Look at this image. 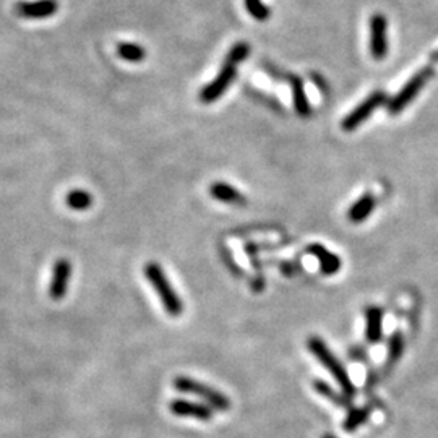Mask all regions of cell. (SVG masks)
<instances>
[{
  "label": "cell",
  "instance_id": "obj_14",
  "mask_svg": "<svg viewBox=\"0 0 438 438\" xmlns=\"http://www.w3.org/2000/svg\"><path fill=\"white\" fill-rule=\"evenodd\" d=\"M375 205H377L375 196L367 194L364 196H361V199L351 206V210H349V213H347V216H349L352 223H362V221H365L368 216H370V213L373 210H375Z\"/></svg>",
  "mask_w": 438,
  "mask_h": 438
},
{
  "label": "cell",
  "instance_id": "obj_16",
  "mask_svg": "<svg viewBox=\"0 0 438 438\" xmlns=\"http://www.w3.org/2000/svg\"><path fill=\"white\" fill-rule=\"evenodd\" d=\"M117 54L127 62H142L146 57V51L135 42H120L117 46Z\"/></svg>",
  "mask_w": 438,
  "mask_h": 438
},
{
  "label": "cell",
  "instance_id": "obj_7",
  "mask_svg": "<svg viewBox=\"0 0 438 438\" xmlns=\"http://www.w3.org/2000/svg\"><path fill=\"white\" fill-rule=\"evenodd\" d=\"M384 103H387V94H384L383 92L372 93L364 101V103H361L354 111L351 112L349 115L344 117L343 124H341V127H343V130H346V132L356 130L357 127H361L362 124H364V122L368 119V117H370L373 112H375Z\"/></svg>",
  "mask_w": 438,
  "mask_h": 438
},
{
  "label": "cell",
  "instance_id": "obj_12",
  "mask_svg": "<svg viewBox=\"0 0 438 438\" xmlns=\"http://www.w3.org/2000/svg\"><path fill=\"white\" fill-rule=\"evenodd\" d=\"M210 194L215 200H219L223 203H227V205H237L242 206L247 203V199L240 194L236 187L229 185L226 182H215L210 187Z\"/></svg>",
  "mask_w": 438,
  "mask_h": 438
},
{
  "label": "cell",
  "instance_id": "obj_23",
  "mask_svg": "<svg viewBox=\"0 0 438 438\" xmlns=\"http://www.w3.org/2000/svg\"><path fill=\"white\" fill-rule=\"evenodd\" d=\"M323 438H336V437H334V435H330V434H328V435H325Z\"/></svg>",
  "mask_w": 438,
  "mask_h": 438
},
{
  "label": "cell",
  "instance_id": "obj_6",
  "mask_svg": "<svg viewBox=\"0 0 438 438\" xmlns=\"http://www.w3.org/2000/svg\"><path fill=\"white\" fill-rule=\"evenodd\" d=\"M368 46H370V54L375 61L387 58L389 52L388 41V20L382 13H375L368 21Z\"/></svg>",
  "mask_w": 438,
  "mask_h": 438
},
{
  "label": "cell",
  "instance_id": "obj_10",
  "mask_svg": "<svg viewBox=\"0 0 438 438\" xmlns=\"http://www.w3.org/2000/svg\"><path fill=\"white\" fill-rule=\"evenodd\" d=\"M170 413L179 418H192L199 419L203 422H208L213 419V409L206 404L187 401V399H174L169 406Z\"/></svg>",
  "mask_w": 438,
  "mask_h": 438
},
{
  "label": "cell",
  "instance_id": "obj_18",
  "mask_svg": "<svg viewBox=\"0 0 438 438\" xmlns=\"http://www.w3.org/2000/svg\"><path fill=\"white\" fill-rule=\"evenodd\" d=\"M370 415V409L368 408H362V409H351L349 414L344 420L343 429L346 432H354L357 427H361L362 424H365V420Z\"/></svg>",
  "mask_w": 438,
  "mask_h": 438
},
{
  "label": "cell",
  "instance_id": "obj_21",
  "mask_svg": "<svg viewBox=\"0 0 438 438\" xmlns=\"http://www.w3.org/2000/svg\"><path fill=\"white\" fill-rule=\"evenodd\" d=\"M245 8L258 21H266L271 17V10L261 0H245Z\"/></svg>",
  "mask_w": 438,
  "mask_h": 438
},
{
  "label": "cell",
  "instance_id": "obj_13",
  "mask_svg": "<svg viewBox=\"0 0 438 438\" xmlns=\"http://www.w3.org/2000/svg\"><path fill=\"white\" fill-rule=\"evenodd\" d=\"M291 88H292V101H294V108L296 112L301 117H308L311 115V103H308L306 89H304V83L299 77H291Z\"/></svg>",
  "mask_w": 438,
  "mask_h": 438
},
{
  "label": "cell",
  "instance_id": "obj_2",
  "mask_svg": "<svg viewBox=\"0 0 438 438\" xmlns=\"http://www.w3.org/2000/svg\"><path fill=\"white\" fill-rule=\"evenodd\" d=\"M145 276L154 289H156L159 299H161L164 311L168 312L170 317H179L184 312V302L179 297V294L174 291L173 284H170L168 276L164 275L161 266L154 261H149L145 266Z\"/></svg>",
  "mask_w": 438,
  "mask_h": 438
},
{
  "label": "cell",
  "instance_id": "obj_1",
  "mask_svg": "<svg viewBox=\"0 0 438 438\" xmlns=\"http://www.w3.org/2000/svg\"><path fill=\"white\" fill-rule=\"evenodd\" d=\"M249 56H250V46L247 42H237V44L227 52L221 67V72L218 73V77L200 92L201 103L211 104L221 98V96L227 92V88L234 83V80L237 78V65L247 61Z\"/></svg>",
  "mask_w": 438,
  "mask_h": 438
},
{
  "label": "cell",
  "instance_id": "obj_8",
  "mask_svg": "<svg viewBox=\"0 0 438 438\" xmlns=\"http://www.w3.org/2000/svg\"><path fill=\"white\" fill-rule=\"evenodd\" d=\"M57 10V0H36V2H18L15 5V12H17L18 17L28 20L54 17Z\"/></svg>",
  "mask_w": 438,
  "mask_h": 438
},
{
  "label": "cell",
  "instance_id": "obj_5",
  "mask_svg": "<svg viewBox=\"0 0 438 438\" xmlns=\"http://www.w3.org/2000/svg\"><path fill=\"white\" fill-rule=\"evenodd\" d=\"M434 73L435 72L432 67L420 68V70L415 73L408 83L404 85V87L401 88V92L394 96V98L388 101V112L389 114L396 115V114H399V112H403L406 106L413 103V101L418 98V94L422 92V89H424L425 85L429 83L432 78H434Z\"/></svg>",
  "mask_w": 438,
  "mask_h": 438
},
{
  "label": "cell",
  "instance_id": "obj_3",
  "mask_svg": "<svg viewBox=\"0 0 438 438\" xmlns=\"http://www.w3.org/2000/svg\"><path fill=\"white\" fill-rule=\"evenodd\" d=\"M307 346H308V349L313 352V356L328 368L331 375L334 377V380L339 383L344 396L347 399L354 398L356 388L351 382V377L347 375V370L343 367V364H341V362L334 357L333 352L328 349V346L325 344V341H322L320 338H311L307 341Z\"/></svg>",
  "mask_w": 438,
  "mask_h": 438
},
{
  "label": "cell",
  "instance_id": "obj_22",
  "mask_svg": "<svg viewBox=\"0 0 438 438\" xmlns=\"http://www.w3.org/2000/svg\"><path fill=\"white\" fill-rule=\"evenodd\" d=\"M434 58H435V61H438V51L434 52Z\"/></svg>",
  "mask_w": 438,
  "mask_h": 438
},
{
  "label": "cell",
  "instance_id": "obj_11",
  "mask_svg": "<svg viewBox=\"0 0 438 438\" xmlns=\"http://www.w3.org/2000/svg\"><path fill=\"white\" fill-rule=\"evenodd\" d=\"M307 250H308V254H312L315 258L318 260L320 270H322L325 275H336L341 270L339 256L331 254L328 249L323 247V245L312 244V245H308Z\"/></svg>",
  "mask_w": 438,
  "mask_h": 438
},
{
  "label": "cell",
  "instance_id": "obj_17",
  "mask_svg": "<svg viewBox=\"0 0 438 438\" xmlns=\"http://www.w3.org/2000/svg\"><path fill=\"white\" fill-rule=\"evenodd\" d=\"M65 201L70 210L85 211L93 205V196L92 194H88V192H85V190H72L70 194L67 195Z\"/></svg>",
  "mask_w": 438,
  "mask_h": 438
},
{
  "label": "cell",
  "instance_id": "obj_15",
  "mask_svg": "<svg viewBox=\"0 0 438 438\" xmlns=\"http://www.w3.org/2000/svg\"><path fill=\"white\" fill-rule=\"evenodd\" d=\"M382 325H383V312L382 308L372 307L367 311V327L365 334L370 343H377L382 338Z\"/></svg>",
  "mask_w": 438,
  "mask_h": 438
},
{
  "label": "cell",
  "instance_id": "obj_9",
  "mask_svg": "<svg viewBox=\"0 0 438 438\" xmlns=\"http://www.w3.org/2000/svg\"><path fill=\"white\" fill-rule=\"evenodd\" d=\"M70 275H72L70 261L67 258L57 260L54 271H52V281L49 286V297L52 301H61V299L65 297L68 282H70Z\"/></svg>",
  "mask_w": 438,
  "mask_h": 438
},
{
  "label": "cell",
  "instance_id": "obj_4",
  "mask_svg": "<svg viewBox=\"0 0 438 438\" xmlns=\"http://www.w3.org/2000/svg\"><path fill=\"white\" fill-rule=\"evenodd\" d=\"M174 388L180 393H189L195 394L200 399L206 403V406H210L213 411H219V413H226L231 408V401L226 394L218 392L216 388L208 387V384L201 383L199 380H194L190 377H177L174 380Z\"/></svg>",
  "mask_w": 438,
  "mask_h": 438
},
{
  "label": "cell",
  "instance_id": "obj_20",
  "mask_svg": "<svg viewBox=\"0 0 438 438\" xmlns=\"http://www.w3.org/2000/svg\"><path fill=\"white\" fill-rule=\"evenodd\" d=\"M313 388H315V392H318L320 394H322V396L328 398L330 401H333V403H336L338 406H346V408H347V406H349V399H347L346 396H341V394L336 393L334 389L331 388L328 383L317 380V382L313 383Z\"/></svg>",
  "mask_w": 438,
  "mask_h": 438
},
{
  "label": "cell",
  "instance_id": "obj_19",
  "mask_svg": "<svg viewBox=\"0 0 438 438\" xmlns=\"http://www.w3.org/2000/svg\"><path fill=\"white\" fill-rule=\"evenodd\" d=\"M404 351V338L401 333H394L392 338H389L388 344V365L396 364V362L401 359Z\"/></svg>",
  "mask_w": 438,
  "mask_h": 438
}]
</instances>
